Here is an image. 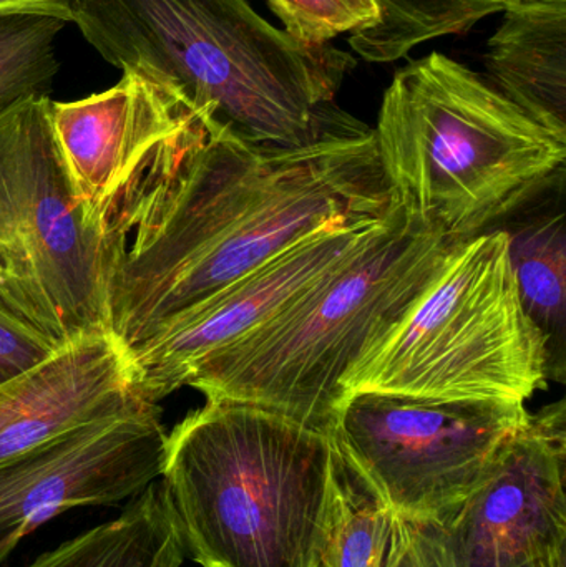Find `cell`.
<instances>
[{"label":"cell","instance_id":"30bf717a","mask_svg":"<svg viewBox=\"0 0 566 567\" xmlns=\"http://www.w3.org/2000/svg\"><path fill=\"white\" fill-rule=\"evenodd\" d=\"M398 206L384 218L331 226L302 239L133 347L126 352L133 393L158 405L188 385L203 360L265 323L302 290L366 248L389 225Z\"/></svg>","mask_w":566,"mask_h":567},{"label":"cell","instance_id":"4fadbf2b","mask_svg":"<svg viewBox=\"0 0 566 567\" xmlns=\"http://www.w3.org/2000/svg\"><path fill=\"white\" fill-rule=\"evenodd\" d=\"M192 115L135 73H123L115 86L89 99L52 102L50 118L70 185L93 221L100 225L140 159Z\"/></svg>","mask_w":566,"mask_h":567},{"label":"cell","instance_id":"ba28073f","mask_svg":"<svg viewBox=\"0 0 566 567\" xmlns=\"http://www.w3.org/2000/svg\"><path fill=\"white\" fill-rule=\"evenodd\" d=\"M531 419L525 403L351 392L328 436L398 515L444 522Z\"/></svg>","mask_w":566,"mask_h":567},{"label":"cell","instance_id":"9a60e30c","mask_svg":"<svg viewBox=\"0 0 566 567\" xmlns=\"http://www.w3.org/2000/svg\"><path fill=\"white\" fill-rule=\"evenodd\" d=\"M185 542L162 480L130 499L122 515L23 567H179Z\"/></svg>","mask_w":566,"mask_h":567},{"label":"cell","instance_id":"cb8c5ba5","mask_svg":"<svg viewBox=\"0 0 566 567\" xmlns=\"http://www.w3.org/2000/svg\"><path fill=\"white\" fill-rule=\"evenodd\" d=\"M521 567H565V553L562 555L545 556V558L535 559Z\"/></svg>","mask_w":566,"mask_h":567},{"label":"cell","instance_id":"603a6c76","mask_svg":"<svg viewBox=\"0 0 566 567\" xmlns=\"http://www.w3.org/2000/svg\"><path fill=\"white\" fill-rule=\"evenodd\" d=\"M75 0H0V13H42L72 22Z\"/></svg>","mask_w":566,"mask_h":567},{"label":"cell","instance_id":"d4e9b609","mask_svg":"<svg viewBox=\"0 0 566 567\" xmlns=\"http://www.w3.org/2000/svg\"><path fill=\"white\" fill-rule=\"evenodd\" d=\"M548 2V0H505V6H515V3H535Z\"/></svg>","mask_w":566,"mask_h":567},{"label":"cell","instance_id":"8992f818","mask_svg":"<svg viewBox=\"0 0 566 567\" xmlns=\"http://www.w3.org/2000/svg\"><path fill=\"white\" fill-rule=\"evenodd\" d=\"M550 350L522 303L504 228L461 243L414 309L341 382L351 392L525 403Z\"/></svg>","mask_w":566,"mask_h":567},{"label":"cell","instance_id":"5bb4252c","mask_svg":"<svg viewBox=\"0 0 566 567\" xmlns=\"http://www.w3.org/2000/svg\"><path fill=\"white\" fill-rule=\"evenodd\" d=\"M485 56L492 85L566 136V0L505 6Z\"/></svg>","mask_w":566,"mask_h":567},{"label":"cell","instance_id":"d6986e66","mask_svg":"<svg viewBox=\"0 0 566 567\" xmlns=\"http://www.w3.org/2000/svg\"><path fill=\"white\" fill-rule=\"evenodd\" d=\"M65 23L42 13H0V113L47 96L59 72L55 39Z\"/></svg>","mask_w":566,"mask_h":567},{"label":"cell","instance_id":"ac0fdd59","mask_svg":"<svg viewBox=\"0 0 566 567\" xmlns=\"http://www.w3.org/2000/svg\"><path fill=\"white\" fill-rule=\"evenodd\" d=\"M392 522L394 509L338 455L335 502L318 567H381Z\"/></svg>","mask_w":566,"mask_h":567},{"label":"cell","instance_id":"3957f363","mask_svg":"<svg viewBox=\"0 0 566 567\" xmlns=\"http://www.w3.org/2000/svg\"><path fill=\"white\" fill-rule=\"evenodd\" d=\"M374 140L395 198L459 243L564 185L566 136L438 52L398 70Z\"/></svg>","mask_w":566,"mask_h":567},{"label":"cell","instance_id":"2e32d148","mask_svg":"<svg viewBox=\"0 0 566 567\" xmlns=\"http://www.w3.org/2000/svg\"><path fill=\"white\" fill-rule=\"evenodd\" d=\"M511 238V259L522 303L550 350V379L565 377L566 239L560 203L501 226Z\"/></svg>","mask_w":566,"mask_h":567},{"label":"cell","instance_id":"ffe728a7","mask_svg":"<svg viewBox=\"0 0 566 567\" xmlns=\"http://www.w3.org/2000/svg\"><path fill=\"white\" fill-rule=\"evenodd\" d=\"M286 32L308 45H325L335 37L368 29L378 19L372 0H268Z\"/></svg>","mask_w":566,"mask_h":567},{"label":"cell","instance_id":"277c9868","mask_svg":"<svg viewBox=\"0 0 566 567\" xmlns=\"http://www.w3.org/2000/svg\"><path fill=\"white\" fill-rule=\"evenodd\" d=\"M336 466L326 433L251 403L206 400L168 433L159 480L203 567H318Z\"/></svg>","mask_w":566,"mask_h":567},{"label":"cell","instance_id":"e0dca14e","mask_svg":"<svg viewBox=\"0 0 566 567\" xmlns=\"http://www.w3.org/2000/svg\"><path fill=\"white\" fill-rule=\"evenodd\" d=\"M378 19L368 29L349 32V45L372 63H389L444 35L474 29L502 12L505 0H372Z\"/></svg>","mask_w":566,"mask_h":567},{"label":"cell","instance_id":"5b68a950","mask_svg":"<svg viewBox=\"0 0 566 567\" xmlns=\"http://www.w3.org/2000/svg\"><path fill=\"white\" fill-rule=\"evenodd\" d=\"M459 245L399 203L366 248L203 360L188 385L328 435L342 377L414 309Z\"/></svg>","mask_w":566,"mask_h":567},{"label":"cell","instance_id":"9c48e42d","mask_svg":"<svg viewBox=\"0 0 566 567\" xmlns=\"http://www.w3.org/2000/svg\"><path fill=\"white\" fill-rule=\"evenodd\" d=\"M158 405L80 426L0 465V565L30 533L72 508L135 498L162 476Z\"/></svg>","mask_w":566,"mask_h":567},{"label":"cell","instance_id":"6da1fadb","mask_svg":"<svg viewBox=\"0 0 566 567\" xmlns=\"http://www.w3.org/2000/svg\"><path fill=\"white\" fill-rule=\"evenodd\" d=\"M359 120L298 148L195 115L156 143L103 213L110 333L125 353L302 239L398 206Z\"/></svg>","mask_w":566,"mask_h":567},{"label":"cell","instance_id":"7c38bea8","mask_svg":"<svg viewBox=\"0 0 566 567\" xmlns=\"http://www.w3.org/2000/svg\"><path fill=\"white\" fill-rule=\"evenodd\" d=\"M152 406L133 393L125 350L92 336L0 385V465L80 426Z\"/></svg>","mask_w":566,"mask_h":567},{"label":"cell","instance_id":"44dd1931","mask_svg":"<svg viewBox=\"0 0 566 567\" xmlns=\"http://www.w3.org/2000/svg\"><path fill=\"white\" fill-rule=\"evenodd\" d=\"M381 567H455L441 523L394 513Z\"/></svg>","mask_w":566,"mask_h":567},{"label":"cell","instance_id":"7a4b0ae2","mask_svg":"<svg viewBox=\"0 0 566 567\" xmlns=\"http://www.w3.org/2000/svg\"><path fill=\"white\" fill-rule=\"evenodd\" d=\"M72 22L106 62L253 145L298 148L354 120L336 105L354 56L299 42L246 0H75Z\"/></svg>","mask_w":566,"mask_h":567},{"label":"cell","instance_id":"8fae6325","mask_svg":"<svg viewBox=\"0 0 566 567\" xmlns=\"http://www.w3.org/2000/svg\"><path fill=\"white\" fill-rule=\"evenodd\" d=\"M566 406L534 413L444 522L455 567H521L566 543Z\"/></svg>","mask_w":566,"mask_h":567},{"label":"cell","instance_id":"52a82bcc","mask_svg":"<svg viewBox=\"0 0 566 567\" xmlns=\"http://www.w3.org/2000/svg\"><path fill=\"white\" fill-rule=\"evenodd\" d=\"M49 96L0 113V310L56 347L110 333L109 252L73 192Z\"/></svg>","mask_w":566,"mask_h":567},{"label":"cell","instance_id":"7402d4cb","mask_svg":"<svg viewBox=\"0 0 566 567\" xmlns=\"http://www.w3.org/2000/svg\"><path fill=\"white\" fill-rule=\"evenodd\" d=\"M62 349L0 310V385Z\"/></svg>","mask_w":566,"mask_h":567}]
</instances>
